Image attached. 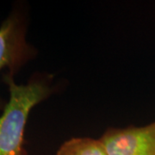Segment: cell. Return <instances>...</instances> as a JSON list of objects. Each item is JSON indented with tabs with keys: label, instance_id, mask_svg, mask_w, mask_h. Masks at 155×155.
<instances>
[{
	"label": "cell",
	"instance_id": "cell-1",
	"mask_svg": "<svg viewBox=\"0 0 155 155\" xmlns=\"http://www.w3.org/2000/svg\"><path fill=\"white\" fill-rule=\"evenodd\" d=\"M3 81L9 99L0 116V155H28L24 147V132L31 110L55 91L53 75L35 72L26 84L16 83L5 72Z\"/></svg>",
	"mask_w": 155,
	"mask_h": 155
},
{
	"label": "cell",
	"instance_id": "cell-2",
	"mask_svg": "<svg viewBox=\"0 0 155 155\" xmlns=\"http://www.w3.org/2000/svg\"><path fill=\"white\" fill-rule=\"evenodd\" d=\"M28 22L25 14L14 10L0 25V72L8 69V73L15 76L36 56L37 51L28 43ZM7 101L0 97V111H3Z\"/></svg>",
	"mask_w": 155,
	"mask_h": 155
},
{
	"label": "cell",
	"instance_id": "cell-3",
	"mask_svg": "<svg viewBox=\"0 0 155 155\" xmlns=\"http://www.w3.org/2000/svg\"><path fill=\"white\" fill-rule=\"evenodd\" d=\"M99 140L109 155H155V122L141 127H109Z\"/></svg>",
	"mask_w": 155,
	"mask_h": 155
},
{
	"label": "cell",
	"instance_id": "cell-4",
	"mask_svg": "<svg viewBox=\"0 0 155 155\" xmlns=\"http://www.w3.org/2000/svg\"><path fill=\"white\" fill-rule=\"evenodd\" d=\"M55 155H109L100 140L72 138L60 147Z\"/></svg>",
	"mask_w": 155,
	"mask_h": 155
}]
</instances>
